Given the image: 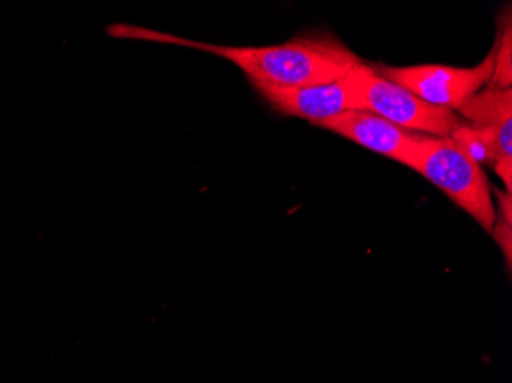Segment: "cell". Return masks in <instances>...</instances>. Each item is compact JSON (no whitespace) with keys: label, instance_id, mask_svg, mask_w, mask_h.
<instances>
[{"label":"cell","instance_id":"9c48e42d","mask_svg":"<svg viewBox=\"0 0 512 383\" xmlns=\"http://www.w3.org/2000/svg\"><path fill=\"white\" fill-rule=\"evenodd\" d=\"M496 59H494L493 77H491L488 88L509 89L512 83V22L511 10L508 8L506 16H500L499 33H497Z\"/></svg>","mask_w":512,"mask_h":383},{"label":"cell","instance_id":"7c38bea8","mask_svg":"<svg viewBox=\"0 0 512 383\" xmlns=\"http://www.w3.org/2000/svg\"><path fill=\"white\" fill-rule=\"evenodd\" d=\"M491 194H494L496 197L497 206H499V210L497 213H500L503 218H505L508 223L512 224V203H511V195L506 194L503 190L497 189V187L491 186Z\"/></svg>","mask_w":512,"mask_h":383},{"label":"cell","instance_id":"8992f818","mask_svg":"<svg viewBox=\"0 0 512 383\" xmlns=\"http://www.w3.org/2000/svg\"><path fill=\"white\" fill-rule=\"evenodd\" d=\"M327 129L375 154L384 155L407 167H413L427 135L399 128L368 109H353L318 123Z\"/></svg>","mask_w":512,"mask_h":383},{"label":"cell","instance_id":"30bf717a","mask_svg":"<svg viewBox=\"0 0 512 383\" xmlns=\"http://www.w3.org/2000/svg\"><path fill=\"white\" fill-rule=\"evenodd\" d=\"M491 235L494 236L496 243L499 244L500 249L505 253L506 264H508V269H511L512 224L508 223L500 213L496 215Z\"/></svg>","mask_w":512,"mask_h":383},{"label":"cell","instance_id":"ba28073f","mask_svg":"<svg viewBox=\"0 0 512 383\" xmlns=\"http://www.w3.org/2000/svg\"><path fill=\"white\" fill-rule=\"evenodd\" d=\"M450 138L479 166H483V164L491 166L499 158V149H497L496 138L493 137V134L476 128L470 123H463L451 134Z\"/></svg>","mask_w":512,"mask_h":383},{"label":"cell","instance_id":"3957f363","mask_svg":"<svg viewBox=\"0 0 512 383\" xmlns=\"http://www.w3.org/2000/svg\"><path fill=\"white\" fill-rule=\"evenodd\" d=\"M358 77L365 109L399 128L431 137H451L465 123L456 112L430 105L398 83L379 76L371 65H359Z\"/></svg>","mask_w":512,"mask_h":383},{"label":"cell","instance_id":"6da1fadb","mask_svg":"<svg viewBox=\"0 0 512 383\" xmlns=\"http://www.w3.org/2000/svg\"><path fill=\"white\" fill-rule=\"evenodd\" d=\"M106 33L114 39L204 51L234 63L253 88L272 86L293 89L324 85L342 79L364 63L341 39L330 33L301 34L287 42L267 46L198 42L125 22L112 23Z\"/></svg>","mask_w":512,"mask_h":383},{"label":"cell","instance_id":"8fae6325","mask_svg":"<svg viewBox=\"0 0 512 383\" xmlns=\"http://www.w3.org/2000/svg\"><path fill=\"white\" fill-rule=\"evenodd\" d=\"M512 157H499L496 160V163L493 164L494 171L499 175L500 180L505 183L506 194L511 195L512 189Z\"/></svg>","mask_w":512,"mask_h":383},{"label":"cell","instance_id":"277c9868","mask_svg":"<svg viewBox=\"0 0 512 383\" xmlns=\"http://www.w3.org/2000/svg\"><path fill=\"white\" fill-rule=\"evenodd\" d=\"M496 48L473 68L450 65L387 66L371 65L379 76L413 92L437 108L459 111L465 102L490 83Z\"/></svg>","mask_w":512,"mask_h":383},{"label":"cell","instance_id":"7a4b0ae2","mask_svg":"<svg viewBox=\"0 0 512 383\" xmlns=\"http://www.w3.org/2000/svg\"><path fill=\"white\" fill-rule=\"evenodd\" d=\"M411 169L439 187L491 233L497 209L491 197L490 181L482 166L474 163L450 137L427 135Z\"/></svg>","mask_w":512,"mask_h":383},{"label":"cell","instance_id":"52a82bcc","mask_svg":"<svg viewBox=\"0 0 512 383\" xmlns=\"http://www.w3.org/2000/svg\"><path fill=\"white\" fill-rule=\"evenodd\" d=\"M457 112L465 122L493 134L499 157H512L511 88L479 91Z\"/></svg>","mask_w":512,"mask_h":383},{"label":"cell","instance_id":"5b68a950","mask_svg":"<svg viewBox=\"0 0 512 383\" xmlns=\"http://www.w3.org/2000/svg\"><path fill=\"white\" fill-rule=\"evenodd\" d=\"M253 89L273 111L286 117L302 118L312 125L353 109H365L358 68L342 79L324 85L293 89L256 86Z\"/></svg>","mask_w":512,"mask_h":383}]
</instances>
